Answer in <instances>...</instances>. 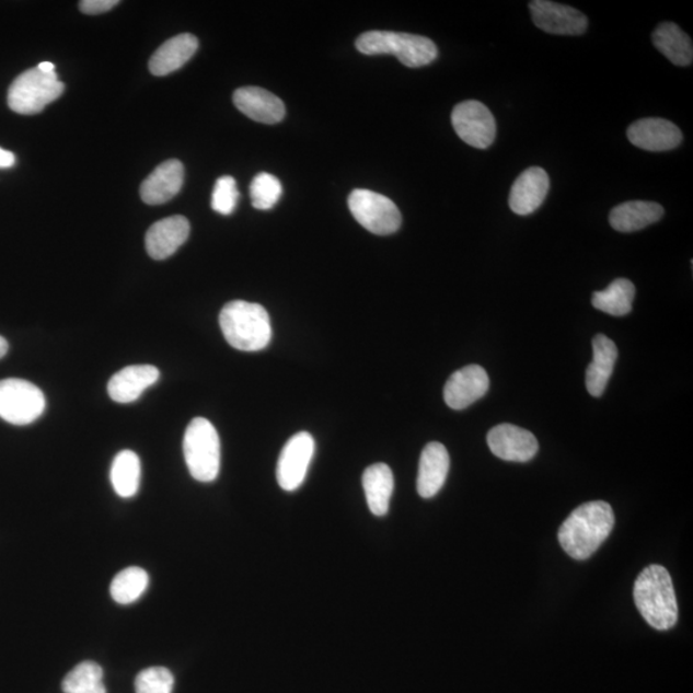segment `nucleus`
<instances>
[{
    "mask_svg": "<svg viewBox=\"0 0 693 693\" xmlns=\"http://www.w3.org/2000/svg\"><path fill=\"white\" fill-rule=\"evenodd\" d=\"M450 472V454L439 442H431L423 450L417 474V492L423 498L435 497L444 486Z\"/></svg>",
    "mask_w": 693,
    "mask_h": 693,
    "instance_id": "obj_20",
    "label": "nucleus"
},
{
    "mask_svg": "<svg viewBox=\"0 0 693 693\" xmlns=\"http://www.w3.org/2000/svg\"><path fill=\"white\" fill-rule=\"evenodd\" d=\"M141 465L136 452L125 450L117 454L111 467V482L116 494L131 498L140 487Z\"/></svg>",
    "mask_w": 693,
    "mask_h": 693,
    "instance_id": "obj_26",
    "label": "nucleus"
},
{
    "mask_svg": "<svg viewBox=\"0 0 693 693\" xmlns=\"http://www.w3.org/2000/svg\"><path fill=\"white\" fill-rule=\"evenodd\" d=\"M16 165V158L10 151L0 148V169H10Z\"/></svg>",
    "mask_w": 693,
    "mask_h": 693,
    "instance_id": "obj_34",
    "label": "nucleus"
},
{
    "mask_svg": "<svg viewBox=\"0 0 693 693\" xmlns=\"http://www.w3.org/2000/svg\"><path fill=\"white\" fill-rule=\"evenodd\" d=\"M37 69H39L43 72L50 73V72H55V65L50 62H43L39 66H37Z\"/></svg>",
    "mask_w": 693,
    "mask_h": 693,
    "instance_id": "obj_36",
    "label": "nucleus"
},
{
    "mask_svg": "<svg viewBox=\"0 0 693 693\" xmlns=\"http://www.w3.org/2000/svg\"><path fill=\"white\" fill-rule=\"evenodd\" d=\"M250 195L252 206L261 211L272 210L279 203L282 195V186L278 177L272 174L261 173L253 178Z\"/></svg>",
    "mask_w": 693,
    "mask_h": 693,
    "instance_id": "obj_30",
    "label": "nucleus"
},
{
    "mask_svg": "<svg viewBox=\"0 0 693 693\" xmlns=\"http://www.w3.org/2000/svg\"><path fill=\"white\" fill-rule=\"evenodd\" d=\"M362 487L370 511L377 517L386 516L394 488L391 467L385 464L369 466L362 475Z\"/></svg>",
    "mask_w": 693,
    "mask_h": 693,
    "instance_id": "obj_24",
    "label": "nucleus"
},
{
    "mask_svg": "<svg viewBox=\"0 0 693 693\" xmlns=\"http://www.w3.org/2000/svg\"><path fill=\"white\" fill-rule=\"evenodd\" d=\"M238 199H240V192L236 188V182L234 177L222 176L215 184L212 193L211 206L213 211L221 215H231L234 212Z\"/></svg>",
    "mask_w": 693,
    "mask_h": 693,
    "instance_id": "obj_32",
    "label": "nucleus"
},
{
    "mask_svg": "<svg viewBox=\"0 0 693 693\" xmlns=\"http://www.w3.org/2000/svg\"><path fill=\"white\" fill-rule=\"evenodd\" d=\"M62 690L65 693H107L102 668L94 661L81 662L65 677Z\"/></svg>",
    "mask_w": 693,
    "mask_h": 693,
    "instance_id": "obj_29",
    "label": "nucleus"
},
{
    "mask_svg": "<svg viewBox=\"0 0 693 693\" xmlns=\"http://www.w3.org/2000/svg\"><path fill=\"white\" fill-rule=\"evenodd\" d=\"M534 25L542 32L555 35H580L588 26L582 12L548 0H534L529 3Z\"/></svg>",
    "mask_w": 693,
    "mask_h": 693,
    "instance_id": "obj_11",
    "label": "nucleus"
},
{
    "mask_svg": "<svg viewBox=\"0 0 693 693\" xmlns=\"http://www.w3.org/2000/svg\"><path fill=\"white\" fill-rule=\"evenodd\" d=\"M628 139L648 152L672 151L682 143V131L665 118H643L633 123L627 131Z\"/></svg>",
    "mask_w": 693,
    "mask_h": 693,
    "instance_id": "obj_14",
    "label": "nucleus"
},
{
    "mask_svg": "<svg viewBox=\"0 0 693 693\" xmlns=\"http://www.w3.org/2000/svg\"><path fill=\"white\" fill-rule=\"evenodd\" d=\"M184 458L189 473L198 482L218 478L221 465V444L218 430L205 417L193 419L185 430Z\"/></svg>",
    "mask_w": 693,
    "mask_h": 693,
    "instance_id": "obj_5",
    "label": "nucleus"
},
{
    "mask_svg": "<svg viewBox=\"0 0 693 693\" xmlns=\"http://www.w3.org/2000/svg\"><path fill=\"white\" fill-rule=\"evenodd\" d=\"M220 326L229 345L244 353L263 351L273 337L270 316L258 303H227L221 310Z\"/></svg>",
    "mask_w": 693,
    "mask_h": 693,
    "instance_id": "obj_3",
    "label": "nucleus"
},
{
    "mask_svg": "<svg viewBox=\"0 0 693 693\" xmlns=\"http://www.w3.org/2000/svg\"><path fill=\"white\" fill-rule=\"evenodd\" d=\"M149 586V576L138 566L117 574L109 588L112 599L122 605H130L143 596Z\"/></svg>",
    "mask_w": 693,
    "mask_h": 693,
    "instance_id": "obj_28",
    "label": "nucleus"
},
{
    "mask_svg": "<svg viewBox=\"0 0 693 693\" xmlns=\"http://www.w3.org/2000/svg\"><path fill=\"white\" fill-rule=\"evenodd\" d=\"M315 453V441L308 431H300L289 439L280 453L277 467L279 486L293 492L302 486Z\"/></svg>",
    "mask_w": 693,
    "mask_h": 693,
    "instance_id": "obj_10",
    "label": "nucleus"
},
{
    "mask_svg": "<svg viewBox=\"0 0 693 693\" xmlns=\"http://www.w3.org/2000/svg\"><path fill=\"white\" fill-rule=\"evenodd\" d=\"M159 379L160 370L153 365H131L111 378L107 391L118 404H131Z\"/></svg>",
    "mask_w": 693,
    "mask_h": 693,
    "instance_id": "obj_18",
    "label": "nucleus"
},
{
    "mask_svg": "<svg viewBox=\"0 0 693 693\" xmlns=\"http://www.w3.org/2000/svg\"><path fill=\"white\" fill-rule=\"evenodd\" d=\"M9 353V342H7L3 337H0V360Z\"/></svg>",
    "mask_w": 693,
    "mask_h": 693,
    "instance_id": "obj_35",
    "label": "nucleus"
},
{
    "mask_svg": "<svg viewBox=\"0 0 693 693\" xmlns=\"http://www.w3.org/2000/svg\"><path fill=\"white\" fill-rule=\"evenodd\" d=\"M487 442L492 453L505 461L527 462L539 452V442L531 431L511 424L492 428Z\"/></svg>",
    "mask_w": 693,
    "mask_h": 693,
    "instance_id": "obj_13",
    "label": "nucleus"
},
{
    "mask_svg": "<svg viewBox=\"0 0 693 693\" xmlns=\"http://www.w3.org/2000/svg\"><path fill=\"white\" fill-rule=\"evenodd\" d=\"M233 101L236 108L253 122L274 125L280 123L286 116L285 103L263 88H240L234 93Z\"/></svg>",
    "mask_w": 693,
    "mask_h": 693,
    "instance_id": "obj_17",
    "label": "nucleus"
},
{
    "mask_svg": "<svg viewBox=\"0 0 693 693\" xmlns=\"http://www.w3.org/2000/svg\"><path fill=\"white\" fill-rule=\"evenodd\" d=\"M348 206L356 221L372 234L390 235L401 228L399 207L379 193L356 189L348 198Z\"/></svg>",
    "mask_w": 693,
    "mask_h": 693,
    "instance_id": "obj_8",
    "label": "nucleus"
},
{
    "mask_svg": "<svg viewBox=\"0 0 693 693\" xmlns=\"http://www.w3.org/2000/svg\"><path fill=\"white\" fill-rule=\"evenodd\" d=\"M593 360L586 371V386L591 396L600 397L605 392L617 360V348L607 335L598 334L592 340Z\"/></svg>",
    "mask_w": 693,
    "mask_h": 693,
    "instance_id": "obj_22",
    "label": "nucleus"
},
{
    "mask_svg": "<svg viewBox=\"0 0 693 693\" xmlns=\"http://www.w3.org/2000/svg\"><path fill=\"white\" fill-rule=\"evenodd\" d=\"M65 92V84L55 72L27 70L14 79L9 91V106L20 115H36Z\"/></svg>",
    "mask_w": 693,
    "mask_h": 693,
    "instance_id": "obj_6",
    "label": "nucleus"
},
{
    "mask_svg": "<svg viewBox=\"0 0 693 693\" xmlns=\"http://www.w3.org/2000/svg\"><path fill=\"white\" fill-rule=\"evenodd\" d=\"M451 122L459 138L466 145L487 149L496 139V122L492 112L478 101H465L452 111Z\"/></svg>",
    "mask_w": 693,
    "mask_h": 693,
    "instance_id": "obj_9",
    "label": "nucleus"
},
{
    "mask_svg": "<svg viewBox=\"0 0 693 693\" xmlns=\"http://www.w3.org/2000/svg\"><path fill=\"white\" fill-rule=\"evenodd\" d=\"M652 42L655 48L673 65L684 67L692 63L693 47L691 37L673 22H665V24L655 28Z\"/></svg>",
    "mask_w": 693,
    "mask_h": 693,
    "instance_id": "obj_25",
    "label": "nucleus"
},
{
    "mask_svg": "<svg viewBox=\"0 0 693 693\" xmlns=\"http://www.w3.org/2000/svg\"><path fill=\"white\" fill-rule=\"evenodd\" d=\"M356 48L368 56L392 55L412 69L427 66L438 57L437 46L428 37L406 33L368 32L356 41Z\"/></svg>",
    "mask_w": 693,
    "mask_h": 693,
    "instance_id": "obj_4",
    "label": "nucleus"
},
{
    "mask_svg": "<svg viewBox=\"0 0 693 693\" xmlns=\"http://www.w3.org/2000/svg\"><path fill=\"white\" fill-rule=\"evenodd\" d=\"M190 234V223L184 216H171L153 223L147 231L146 249L153 259L162 261L182 247Z\"/></svg>",
    "mask_w": 693,
    "mask_h": 693,
    "instance_id": "obj_15",
    "label": "nucleus"
},
{
    "mask_svg": "<svg viewBox=\"0 0 693 693\" xmlns=\"http://www.w3.org/2000/svg\"><path fill=\"white\" fill-rule=\"evenodd\" d=\"M636 297V288L628 279H616L601 292H594L592 304L596 310L611 316L628 315Z\"/></svg>",
    "mask_w": 693,
    "mask_h": 693,
    "instance_id": "obj_27",
    "label": "nucleus"
},
{
    "mask_svg": "<svg viewBox=\"0 0 693 693\" xmlns=\"http://www.w3.org/2000/svg\"><path fill=\"white\" fill-rule=\"evenodd\" d=\"M174 675L168 668L152 667L141 670L136 680L137 693H173Z\"/></svg>",
    "mask_w": 693,
    "mask_h": 693,
    "instance_id": "obj_31",
    "label": "nucleus"
},
{
    "mask_svg": "<svg viewBox=\"0 0 693 693\" xmlns=\"http://www.w3.org/2000/svg\"><path fill=\"white\" fill-rule=\"evenodd\" d=\"M46 409L44 393L24 379L0 380V417L13 426H28Z\"/></svg>",
    "mask_w": 693,
    "mask_h": 693,
    "instance_id": "obj_7",
    "label": "nucleus"
},
{
    "mask_svg": "<svg viewBox=\"0 0 693 693\" xmlns=\"http://www.w3.org/2000/svg\"><path fill=\"white\" fill-rule=\"evenodd\" d=\"M633 596L640 615L652 628L668 631L674 627L678 602L672 577L665 566H647L636 580Z\"/></svg>",
    "mask_w": 693,
    "mask_h": 693,
    "instance_id": "obj_2",
    "label": "nucleus"
},
{
    "mask_svg": "<svg viewBox=\"0 0 693 693\" xmlns=\"http://www.w3.org/2000/svg\"><path fill=\"white\" fill-rule=\"evenodd\" d=\"M118 3L117 0H83L79 3L80 11L85 14H101L114 9Z\"/></svg>",
    "mask_w": 693,
    "mask_h": 693,
    "instance_id": "obj_33",
    "label": "nucleus"
},
{
    "mask_svg": "<svg viewBox=\"0 0 693 693\" xmlns=\"http://www.w3.org/2000/svg\"><path fill=\"white\" fill-rule=\"evenodd\" d=\"M548 190L550 177L545 170H525L512 185L509 197L511 211L520 216L533 213L545 203Z\"/></svg>",
    "mask_w": 693,
    "mask_h": 693,
    "instance_id": "obj_16",
    "label": "nucleus"
},
{
    "mask_svg": "<svg viewBox=\"0 0 693 693\" xmlns=\"http://www.w3.org/2000/svg\"><path fill=\"white\" fill-rule=\"evenodd\" d=\"M184 166L178 160H169L149 175L140 186V197L147 205L169 203L182 190Z\"/></svg>",
    "mask_w": 693,
    "mask_h": 693,
    "instance_id": "obj_19",
    "label": "nucleus"
},
{
    "mask_svg": "<svg viewBox=\"0 0 693 693\" xmlns=\"http://www.w3.org/2000/svg\"><path fill=\"white\" fill-rule=\"evenodd\" d=\"M665 216V208L659 204L632 200L613 208L610 212V226L621 233H633L658 222Z\"/></svg>",
    "mask_w": 693,
    "mask_h": 693,
    "instance_id": "obj_23",
    "label": "nucleus"
},
{
    "mask_svg": "<svg viewBox=\"0 0 693 693\" xmlns=\"http://www.w3.org/2000/svg\"><path fill=\"white\" fill-rule=\"evenodd\" d=\"M488 390L487 371L480 365H469V367L454 371L447 380L443 396L447 406L452 409H464L486 396Z\"/></svg>",
    "mask_w": 693,
    "mask_h": 693,
    "instance_id": "obj_12",
    "label": "nucleus"
},
{
    "mask_svg": "<svg viewBox=\"0 0 693 693\" xmlns=\"http://www.w3.org/2000/svg\"><path fill=\"white\" fill-rule=\"evenodd\" d=\"M198 49V39L192 34H181L171 37L170 41L163 43L162 46L154 51L149 61V70L154 77H166L173 73L190 61Z\"/></svg>",
    "mask_w": 693,
    "mask_h": 693,
    "instance_id": "obj_21",
    "label": "nucleus"
},
{
    "mask_svg": "<svg viewBox=\"0 0 693 693\" xmlns=\"http://www.w3.org/2000/svg\"><path fill=\"white\" fill-rule=\"evenodd\" d=\"M614 524V511L608 503H586L574 510L558 529V542L574 561L584 562L608 540Z\"/></svg>",
    "mask_w": 693,
    "mask_h": 693,
    "instance_id": "obj_1",
    "label": "nucleus"
}]
</instances>
